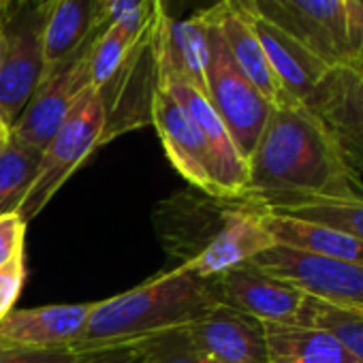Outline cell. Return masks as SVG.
<instances>
[{
    "label": "cell",
    "instance_id": "obj_11",
    "mask_svg": "<svg viewBox=\"0 0 363 363\" xmlns=\"http://www.w3.org/2000/svg\"><path fill=\"white\" fill-rule=\"evenodd\" d=\"M216 303L272 325H299L306 295L255 263H242L210 280Z\"/></svg>",
    "mask_w": 363,
    "mask_h": 363
},
{
    "label": "cell",
    "instance_id": "obj_2",
    "mask_svg": "<svg viewBox=\"0 0 363 363\" xmlns=\"http://www.w3.org/2000/svg\"><path fill=\"white\" fill-rule=\"evenodd\" d=\"M167 269H184L212 280L274 246L263 208L248 197L231 199L203 191H179L152 212Z\"/></svg>",
    "mask_w": 363,
    "mask_h": 363
},
{
    "label": "cell",
    "instance_id": "obj_28",
    "mask_svg": "<svg viewBox=\"0 0 363 363\" xmlns=\"http://www.w3.org/2000/svg\"><path fill=\"white\" fill-rule=\"evenodd\" d=\"M346 67L363 77V0H346Z\"/></svg>",
    "mask_w": 363,
    "mask_h": 363
},
{
    "label": "cell",
    "instance_id": "obj_19",
    "mask_svg": "<svg viewBox=\"0 0 363 363\" xmlns=\"http://www.w3.org/2000/svg\"><path fill=\"white\" fill-rule=\"evenodd\" d=\"M216 26L235 60L240 71L248 77V82L261 92V96L272 107H286V105H299L295 103L278 82L265 50L255 35L250 22L246 16L233 11L225 0L216 5Z\"/></svg>",
    "mask_w": 363,
    "mask_h": 363
},
{
    "label": "cell",
    "instance_id": "obj_13",
    "mask_svg": "<svg viewBox=\"0 0 363 363\" xmlns=\"http://www.w3.org/2000/svg\"><path fill=\"white\" fill-rule=\"evenodd\" d=\"M158 82H160V88H164L182 107H184L191 113V118L197 122V126L201 128L210 147L212 164H214V182H216L218 197H231V199L246 197L248 184H250L248 160L238 150L229 128L225 126V122L212 107L206 92H201L199 88L186 82L171 79V77H160Z\"/></svg>",
    "mask_w": 363,
    "mask_h": 363
},
{
    "label": "cell",
    "instance_id": "obj_3",
    "mask_svg": "<svg viewBox=\"0 0 363 363\" xmlns=\"http://www.w3.org/2000/svg\"><path fill=\"white\" fill-rule=\"evenodd\" d=\"M214 306L210 280L184 269H162L126 293L96 301L71 350L84 357L137 346L186 329Z\"/></svg>",
    "mask_w": 363,
    "mask_h": 363
},
{
    "label": "cell",
    "instance_id": "obj_27",
    "mask_svg": "<svg viewBox=\"0 0 363 363\" xmlns=\"http://www.w3.org/2000/svg\"><path fill=\"white\" fill-rule=\"evenodd\" d=\"M143 363H216L201 350H197L184 331L164 333L147 342V354Z\"/></svg>",
    "mask_w": 363,
    "mask_h": 363
},
{
    "label": "cell",
    "instance_id": "obj_8",
    "mask_svg": "<svg viewBox=\"0 0 363 363\" xmlns=\"http://www.w3.org/2000/svg\"><path fill=\"white\" fill-rule=\"evenodd\" d=\"M250 263L308 297L337 308L363 310V265L359 263L308 255L278 244L257 255Z\"/></svg>",
    "mask_w": 363,
    "mask_h": 363
},
{
    "label": "cell",
    "instance_id": "obj_20",
    "mask_svg": "<svg viewBox=\"0 0 363 363\" xmlns=\"http://www.w3.org/2000/svg\"><path fill=\"white\" fill-rule=\"evenodd\" d=\"M99 28H109L101 22V0H54L43 26L45 71L75 54Z\"/></svg>",
    "mask_w": 363,
    "mask_h": 363
},
{
    "label": "cell",
    "instance_id": "obj_16",
    "mask_svg": "<svg viewBox=\"0 0 363 363\" xmlns=\"http://www.w3.org/2000/svg\"><path fill=\"white\" fill-rule=\"evenodd\" d=\"M182 331L216 363H267L263 323L233 308L218 303Z\"/></svg>",
    "mask_w": 363,
    "mask_h": 363
},
{
    "label": "cell",
    "instance_id": "obj_18",
    "mask_svg": "<svg viewBox=\"0 0 363 363\" xmlns=\"http://www.w3.org/2000/svg\"><path fill=\"white\" fill-rule=\"evenodd\" d=\"M255 35L259 37L265 56L282 84L284 92L299 105L308 107L314 99V92L318 84L325 79V75L331 71L318 56H314L308 48H303L299 41L282 33L280 28L267 24L265 20L252 16L248 18Z\"/></svg>",
    "mask_w": 363,
    "mask_h": 363
},
{
    "label": "cell",
    "instance_id": "obj_5",
    "mask_svg": "<svg viewBox=\"0 0 363 363\" xmlns=\"http://www.w3.org/2000/svg\"><path fill=\"white\" fill-rule=\"evenodd\" d=\"M45 11L33 0L9 7L0 22V116L18 122L45 75Z\"/></svg>",
    "mask_w": 363,
    "mask_h": 363
},
{
    "label": "cell",
    "instance_id": "obj_7",
    "mask_svg": "<svg viewBox=\"0 0 363 363\" xmlns=\"http://www.w3.org/2000/svg\"><path fill=\"white\" fill-rule=\"evenodd\" d=\"M107 28H99L92 37L69 58L50 67L35 90L33 99L28 101L26 109L11 126V137L41 150L50 143L56 135L65 118L69 116L75 101L92 86L90 82V60L96 39Z\"/></svg>",
    "mask_w": 363,
    "mask_h": 363
},
{
    "label": "cell",
    "instance_id": "obj_15",
    "mask_svg": "<svg viewBox=\"0 0 363 363\" xmlns=\"http://www.w3.org/2000/svg\"><path fill=\"white\" fill-rule=\"evenodd\" d=\"M212 9L182 20H169L162 13L158 16L154 28L158 79H179L206 92V69L210 62V26L214 20Z\"/></svg>",
    "mask_w": 363,
    "mask_h": 363
},
{
    "label": "cell",
    "instance_id": "obj_22",
    "mask_svg": "<svg viewBox=\"0 0 363 363\" xmlns=\"http://www.w3.org/2000/svg\"><path fill=\"white\" fill-rule=\"evenodd\" d=\"M267 363H357L329 331L306 325L265 323Z\"/></svg>",
    "mask_w": 363,
    "mask_h": 363
},
{
    "label": "cell",
    "instance_id": "obj_23",
    "mask_svg": "<svg viewBox=\"0 0 363 363\" xmlns=\"http://www.w3.org/2000/svg\"><path fill=\"white\" fill-rule=\"evenodd\" d=\"M160 7L156 0H141V3L122 20L113 22L94 43L90 60V82L92 88L105 86L122 62L130 56L143 33L158 18Z\"/></svg>",
    "mask_w": 363,
    "mask_h": 363
},
{
    "label": "cell",
    "instance_id": "obj_10",
    "mask_svg": "<svg viewBox=\"0 0 363 363\" xmlns=\"http://www.w3.org/2000/svg\"><path fill=\"white\" fill-rule=\"evenodd\" d=\"M156 20L143 33V37L116 71V75L105 86L96 88L105 107L103 143H109L122 133L152 124V105L160 86L154 48Z\"/></svg>",
    "mask_w": 363,
    "mask_h": 363
},
{
    "label": "cell",
    "instance_id": "obj_4",
    "mask_svg": "<svg viewBox=\"0 0 363 363\" xmlns=\"http://www.w3.org/2000/svg\"><path fill=\"white\" fill-rule=\"evenodd\" d=\"M105 133V107L96 88H88L71 107L69 116L41 152L37 177L26 201L20 208V216L28 223L54 199L65 182L77 171V167L103 145Z\"/></svg>",
    "mask_w": 363,
    "mask_h": 363
},
{
    "label": "cell",
    "instance_id": "obj_26",
    "mask_svg": "<svg viewBox=\"0 0 363 363\" xmlns=\"http://www.w3.org/2000/svg\"><path fill=\"white\" fill-rule=\"evenodd\" d=\"M299 325L329 331L354 357L357 363H363V310L329 306L306 295Z\"/></svg>",
    "mask_w": 363,
    "mask_h": 363
},
{
    "label": "cell",
    "instance_id": "obj_35",
    "mask_svg": "<svg viewBox=\"0 0 363 363\" xmlns=\"http://www.w3.org/2000/svg\"><path fill=\"white\" fill-rule=\"evenodd\" d=\"M225 3L233 11H238V13H242L246 18H252L255 16V0H225Z\"/></svg>",
    "mask_w": 363,
    "mask_h": 363
},
{
    "label": "cell",
    "instance_id": "obj_14",
    "mask_svg": "<svg viewBox=\"0 0 363 363\" xmlns=\"http://www.w3.org/2000/svg\"><path fill=\"white\" fill-rule=\"evenodd\" d=\"M308 109L325 124L346 162L363 169V77L331 69L318 84Z\"/></svg>",
    "mask_w": 363,
    "mask_h": 363
},
{
    "label": "cell",
    "instance_id": "obj_33",
    "mask_svg": "<svg viewBox=\"0 0 363 363\" xmlns=\"http://www.w3.org/2000/svg\"><path fill=\"white\" fill-rule=\"evenodd\" d=\"M160 13L169 20H182L210 11L212 7L220 5L223 0H156Z\"/></svg>",
    "mask_w": 363,
    "mask_h": 363
},
{
    "label": "cell",
    "instance_id": "obj_36",
    "mask_svg": "<svg viewBox=\"0 0 363 363\" xmlns=\"http://www.w3.org/2000/svg\"><path fill=\"white\" fill-rule=\"evenodd\" d=\"M9 141H11V126L7 124V120L3 116H0V150H3Z\"/></svg>",
    "mask_w": 363,
    "mask_h": 363
},
{
    "label": "cell",
    "instance_id": "obj_17",
    "mask_svg": "<svg viewBox=\"0 0 363 363\" xmlns=\"http://www.w3.org/2000/svg\"><path fill=\"white\" fill-rule=\"evenodd\" d=\"M96 301L11 310L0 318V348H71Z\"/></svg>",
    "mask_w": 363,
    "mask_h": 363
},
{
    "label": "cell",
    "instance_id": "obj_39",
    "mask_svg": "<svg viewBox=\"0 0 363 363\" xmlns=\"http://www.w3.org/2000/svg\"><path fill=\"white\" fill-rule=\"evenodd\" d=\"M3 16H5V9H3V7H0V22H3Z\"/></svg>",
    "mask_w": 363,
    "mask_h": 363
},
{
    "label": "cell",
    "instance_id": "obj_24",
    "mask_svg": "<svg viewBox=\"0 0 363 363\" xmlns=\"http://www.w3.org/2000/svg\"><path fill=\"white\" fill-rule=\"evenodd\" d=\"M265 212L325 225L363 242V197H303L289 199Z\"/></svg>",
    "mask_w": 363,
    "mask_h": 363
},
{
    "label": "cell",
    "instance_id": "obj_30",
    "mask_svg": "<svg viewBox=\"0 0 363 363\" xmlns=\"http://www.w3.org/2000/svg\"><path fill=\"white\" fill-rule=\"evenodd\" d=\"M71 348H0V363H79Z\"/></svg>",
    "mask_w": 363,
    "mask_h": 363
},
{
    "label": "cell",
    "instance_id": "obj_38",
    "mask_svg": "<svg viewBox=\"0 0 363 363\" xmlns=\"http://www.w3.org/2000/svg\"><path fill=\"white\" fill-rule=\"evenodd\" d=\"M16 3H22V0H0V7H3L5 11L9 9V7H13Z\"/></svg>",
    "mask_w": 363,
    "mask_h": 363
},
{
    "label": "cell",
    "instance_id": "obj_31",
    "mask_svg": "<svg viewBox=\"0 0 363 363\" xmlns=\"http://www.w3.org/2000/svg\"><path fill=\"white\" fill-rule=\"evenodd\" d=\"M24 238L26 220L20 216V212L0 216V265L24 252Z\"/></svg>",
    "mask_w": 363,
    "mask_h": 363
},
{
    "label": "cell",
    "instance_id": "obj_1",
    "mask_svg": "<svg viewBox=\"0 0 363 363\" xmlns=\"http://www.w3.org/2000/svg\"><path fill=\"white\" fill-rule=\"evenodd\" d=\"M248 173L246 197L263 210L303 197H363L357 171L303 105L272 107L248 156Z\"/></svg>",
    "mask_w": 363,
    "mask_h": 363
},
{
    "label": "cell",
    "instance_id": "obj_9",
    "mask_svg": "<svg viewBox=\"0 0 363 363\" xmlns=\"http://www.w3.org/2000/svg\"><path fill=\"white\" fill-rule=\"evenodd\" d=\"M255 16L299 41L329 69L346 67V0H255Z\"/></svg>",
    "mask_w": 363,
    "mask_h": 363
},
{
    "label": "cell",
    "instance_id": "obj_12",
    "mask_svg": "<svg viewBox=\"0 0 363 363\" xmlns=\"http://www.w3.org/2000/svg\"><path fill=\"white\" fill-rule=\"evenodd\" d=\"M152 124L173 169L193 189L208 195H218L210 147L201 128L191 113L160 86L152 105Z\"/></svg>",
    "mask_w": 363,
    "mask_h": 363
},
{
    "label": "cell",
    "instance_id": "obj_6",
    "mask_svg": "<svg viewBox=\"0 0 363 363\" xmlns=\"http://www.w3.org/2000/svg\"><path fill=\"white\" fill-rule=\"evenodd\" d=\"M210 26V62L206 69V96L229 128L238 150L248 160L255 150L261 130L272 113V105L248 82V77L235 65L218 26L216 7Z\"/></svg>",
    "mask_w": 363,
    "mask_h": 363
},
{
    "label": "cell",
    "instance_id": "obj_32",
    "mask_svg": "<svg viewBox=\"0 0 363 363\" xmlns=\"http://www.w3.org/2000/svg\"><path fill=\"white\" fill-rule=\"evenodd\" d=\"M147 354V342L137 346H122V348H109L92 354H84L79 363H143Z\"/></svg>",
    "mask_w": 363,
    "mask_h": 363
},
{
    "label": "cell",
    "instance_id": "obj_29",
    "mask_svg": "<svg viewBox=\"0 0 363 363\" xmlns=\"http://www.w3.org/2000/svg\"><path fill=\"white\" fill-rule=\"evenodd\" d=\"M26 282V261L24 252L13 257L9 263L0 265V318L16 310V301Z\"/></svg>",
    "mask_w": 363,
    "mask_h": 363
},
{
    "label": "cell",
    "instance_id": "obj_34",
    "mask_svg": "<svg viewBox=\"0 0 363 363\" xmlns=\"http://www.w3.org/2000/svg\"><path fill=\"white\" fill-rule=\"evenodd\" d=\"M141 0H101V22L111 26L113 22L128 16Z\"/></svg>",
    "mask_w": 363,
    "mask_h": 363
},
{
    "label": "cell",
    "instance_id": "obj_37",
    "mask_svg": "<svg viewBox=\"0 0 363 363\" xmlns=\"http://www.w3.org/2000/svg\"><path fill=\"white\" fill-rule=\"evenodd\" d=\"M33 3H35L41 11H48V9H50V5L54 3V0H33Z\"/></svg>",
    "mask_w": 363,
    "mask_h": 363
},
{
    "label": "cell",
    "instance_id": "obj_21",
    "mask_svg": "<svg viewBox=\"0 0 363 363\" xmlns=\"http://www.w3.org/2000/svg\"><path fill=\"white\" fill-rule=\"evenodd\" d=\"M263 225L272 235L274 244L278 246L363 265V242L357 238L344 235L325 225H314V223L272 214L265 210H263Z\"/></svg>",
    "mask_w": 363,
    "mask_h": 363
},
{
    "label": "cell",
    "instance_id": "obj_25",
    "mask_svg": "<svg viewBox=\"0 0 363 363\" xmlns=\"http://www.w3.org/2000/svg\"><path fill=\"white\" fill-rule=\"evenodd\" d=\"M39 162L41 150H35L13 137L0 150V216L20 212L33 189Z\"/></svg>",
    "mask_w": 363,
    "mask_h": 363
}]
</instances>
